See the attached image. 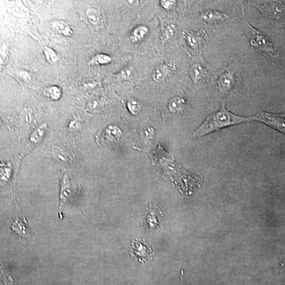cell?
<instances>
[{
    "label": "cell",
    "mask_w": 285,
    "mask_h": 285,
    "mask_svg": "<svg viewBox=\"0 0 285 285\" xmlns=\"http://www.w3.org/2000/svg\"><path fill=\"white\" fill-rule=\"evenodd\" d=\"M252 120L251 118H243L237 116L225 109L223 104L221 109L208 117L203 124L194 133L195 138L216 132L223 128L241 124Z\"/></svg>",
    "instance_id": "6da1fadb"
},
{
    "label": "cell",
    "mask_w": 285,
    "mask_h": 285,
    "mask_svg": "<svg viewBox=\"0 0 285 285\" xmlns=\"http://www.w3.org/2000/svg\"><path fill=\"white\" fill-rule=\"evenodd\" d=\"M244 26L253 49L263 54L273 65H281L282 60L278 46L274 45L267 36L253 28L248 22L244 21Z\"/></svg>",
    "instance_id": "7a4b0ae2"
},
{
    "label": "cell",
    "mask_w": 285,
    "mask_h": 285,
    "mask_svg": "<svg viewBox=\"0 0 285 285\" xmlns=\"http://www.w3.org/2000/svg\"><path fill=\"white\" fill-rule=\"evenodd\" d=\"M252 5L268 18L280 20L284 13V6L274 1H253Z\"/></svg>",
    "instance_id": "3957f363"
},
{
    "label": "cell",
    "mask_w": 285,
    "mask_h": 285,
    "mask_svg": "<svg viewBox=\"0 0 285 285\" xmlns=\"http://www.w3.org/2000/svg\"><path fill=\"white\" fill-rule=\"evenodd\" d=\"M63 173L60 194L61 205L69 201L79 190V187L75 183L71 171L65 170Z\"/></svg>",
    "instance_id": "277c9868"
},
{
    "label": "cell",
    "mask_w": 285,
    "mask_h": 285,
    "mask_svg": "<svg viewBox=\"0 0 285 285\" xmlns=\"http://www.w3.org/2000/svg\"><path fill=\"white\" fill-rule=\"evenodd\" d=\"M185 37L189 47L198 53L203 52L207 44V36L203 30L197 33L187 32Z\"/></svg>",
    "instance_id": "5b68a950"
},
{
    "label": "cell",
    "mask_w": 285,
    "mask_h": 285,
    "mask_svg": "<svg viewBox=\"0 0 285 285\" xmlns=\"http://www.w3.org/2000/svg\"><path fill=\"white\" fill-rule=\"evenodd\" d=\"M252 120L263 122L265 124L285 133V119L283 116L264 112H260Z\"/></svg>",
    "instance_id": "8992f818"
},
{
    "label": "cell",
    "mask_w": 285,
    "mask_h": 285,
    "mask_svg": "<svg viewBox=\"0 0 285 285\" xmlns=\"http://www.w3.org/2000/svg\"><path fill=\"white\" fill-rule=\"evenodd\" d=\"M130 254L135 260L143 263L151 259L152 251L147 244L136 240L132 243Z\"/></svg>",
    "instance_id": "52a82bcc"
},
{
    "label": "cell",
    "mask_w": 285,
    "mask_h": 285,
    "mask_svg": "<svg viewBox=\"0 0 285 285\" xmlns=\"http://www.w3.org/2000/svg\"><path fill=\"white\" fill-rule=\"evenodd\" d=\"M162 225L161 211L155 205H151L146 212L143 226L149 230L159 229Z\"/></svg>",
    "instance_id": "ba28073f"
},
{
    "label": "cell",
    "mask_w": 285,
    "mask_h": 285,
    "mask_svg": "<svg viewBox=\"0 0 285 285\" xmlns=\"http://www.w3.org/2000/svg\"><path fill=\"white\" fill-rule=\"evenodd\" d=\"M10 75L16 80L23 89H26L34 83L35 77L33 73L25 69H15L10 72Z\"/></svg>",
    "instance_id": "9c48e42d"
},
{
    "label": "cell",
    "mask_w": 285,
    "mask_h": 285,
    "mask_svg": "<svg viewBox=\"0 0 285 285\" xmlns=\"http://www.w3.org/2000/svg\"><path fill=\"white\" fill-rule=\"evenodd\" d=\"M202 18L205 24L215 25L226 21L229 18L226 14L222 12L207 10L202 13Z\"/></svg>",
    "instance_id": "30bf717a"
},
{
    "label": "cell",
    "mask_w": 285,
    "mask_h": 285,
    "mask_svg": "<svg viewBox=\"0 0 285 285\" xmlns=\"http://www.w3.org/2000/svg\"><path fill=\"white\" fill-rule=\"evenodd\" d=\"M204 66L200 63H196L192 65L190 74L192 80L194 81L197 82L203 80L207 76V71Z\"/></svg>",
    "instance_id": "8fae6325"
},
{
    "label": "cell",
    "mask_w": 285,
    "mask_h": 285,
    "mask_svg": "<svg viewBox=\"0 0 285 285\" xmlns=\"http://www.w3.org/2000/svg\"><path fill=\"white\" fill-rule=\"evenodd\" d=\"M26 223L27 222L25 219L17 218L13 222L11 226L12 232L20 237H29Z\"/></svg>",
    "instance_id": "7c38bea8"
},
{
    "label": "cell",
    "mask_w": 285,
    "mask_h": 285,
    "mask_svg": "<svg viewBox=\"0 0 285 285\" xmlns=\"http://www.w3.org/2000/svg\"><path fill=\"white\" fill-rule=\"evenodd\" d=\"M0 278L5 285H17L15 276L1 263H0Z\"/></svg>",
    "instance_id": "4fadbf2b"
},
{
    "label": "cell",
    "mask_w": 285,
    "mask_h": 285,
    "mask_svg": "<svg viewBox=\"0 0 285 285\" xmlns=\"http://www.w3.org/2000/svg\"><path fill=\"white\" fill-rule=\"evenodd\" d=\"M52 28L57 33L66 37H71L73 30L66 22L63 21H55L52 23Z\"/></svg>",
    "instance_id": "5bb4252c"
},
{
    "label": "cell",
    "mask_w": 285,
    "mask_h": 285,
    "mask_svg": "<svg viewBox=\"0 0 285 285\" xmlns=\"http://www.w3.org/2000/svg\"><path fill=\"white\" fill-rule=\"evenodd\" d=\"M234 79L232 74L229 72L223 73L220 77L219 84L223 90L228 91L234 85Z\"/></svg>",
    "instance_id": "9a60e30c"
},
{
    "label": "cell",
    "mask_w": 285,
    "mask_h": 285,
    "mask_svg": "<svg viewBox=\"0 0 285 285\" xmlns=\"http://www.w3.org/2000/svg\"><path fill=\"white\" fill-rule=\"evenodd\" d=\"M149 29L145 26H140L134 29L130 34L131 40L134 42L143 41L149 34Z\"/></svg>",
    "instance_id": "2e32d148"
},
{
    "label": "cell",
    "mask_w": 285,
    "mask_h": 285,
    "mask_svg": "<svg viewBox=\"0 0 285 285\" xmlns=\"http://www.w3.org/2000/svg\"><path fill=\"white\" fill-rule=\"evenodd\" d=\"M186 104L184 99L181 97H175L171 100L168 103L169 111L173 113H179L184 109Z\"/></svg>",
    "instance_id": "e0dca14e"
},
{
    "label": "cell",
    "mask_w": 285,
    "mask_h": 285,
    "mask_svg": "<svg viewBox=\"0 0 285 285\" xmlns=\"http://www.w3.org/2000/svg\"><path fill=\"white\" fill-rule=\"evenodd\" d=\"M167 73L166 67L164 65L157 67L152 75V78L157 82L163 81L166 78Z\"/></svg>",
    "instance_id": "ac0fdd59"
},
{
    "label": "cell",
    "mask_w": 285,
    "mask_h": 285,
    "mask_svg": "<svg viewBox=\"0 0 285 285\" xmlns=\"http://www.w3.org/2000/svg\"><path fill=\"white\" fill-rule=\"evenodd\" d=\"M112 58L106 54L100 53L95 56L90 61L91 65H101L109 64L112 62Z\"/></svg>",
    "instance_id": "d6986e66"
},
{
    "label": "cell",
    "mask_w": 285,
    "mask_h": 285,
    "mask_svg": "<svg viewBox=\"0 0 285 285\" xmlns=\"http://www.w3.org/2000/svg\"><path fill=\"white\" fill-rule=\"evenodd\" d=\"M43 53L45 58L50 64L57 63L59 59L57 53L50 48L45 47Z\"/></svg>",
    "instance_id": "ffe728a7"
},
{
    "label": "cell",
    "mask_w": 285,
    "mask_h": 285,
    "mask_svg": "<svg viewBox=\"0 0 285 285\" xmlns=\"http://www.w3.org/2000/svg\"><path fill=\"white\" fill-rule=\"evenodd\" d=\"M46 93L54 101H57L60 98L62 92L60 87L57 86H49L45 89Z\"/></svg>",
    "instance_id": "44dd1931"
},
{
    "label": "cell",
    "mask_w": 285,
    "mask_h": 285,
    "mask_svg": "<svg viewBox=\"0 0 285 285\" xmlns=\"http://www.w3.org/2000/svg\"><path fill=\"white\" fill-rule=\"evenodd\" d=\"M87 17L90 23L93 25H97L99 22L100 17L98 12L94 8H90L86 11Z\"/></svg>",
    "instance_id": "7402d4cb"
},
{
    "label": "cell",
    "mask_w": 285,
    "mask_h": 285,
    "mask_svg": "<svg viewBox=\"0 0 285 285\" xmlns=\"http://www.w3.org/2000/svg\"><path fill=\"white\" fill-rule=\"evenodd\" d=\"M127 107L129 112L136 115L139 113L140 111V104L139 102L135 99H130L127 103Z\"/></svg>",
    "instance_id": "603a6c76"
},
{
    "label": "cell",
    "mask_w": 285,
    "mask_h": 285,
    "mask_svg": "<svg viewBox=\"0 0 285 285\" xmlns=\"http://www.w3.org/2000/svg\"><path fill=\"white\" fill-rule=\"evenodd\" d=\"M134 75V70L132 67L125 68L120 74V76L122 80H131Z\"/></svg>",
    "instance_id": "cb8c5ba5"
},
{
    "label": "cell",
    "mask_w": 285,
    "mask_h": 285,
    "mask_svg": "<svg viewBox=\"0 0 285 285\" xmlns=\"http://www.w3.org/2000/svg\"><path fill=\"white\" fill-rule=\"evenodd\" d=\"M160 3L165 10H171L174 8L176 4V1H165L164 0V1H161Z\"/></svg>",
    "instance_id": "d4e9b609"
},
{
    "label": "cell",
    "mask_w": 285,
    "mask_h": 285,
    "mask_svg": "<svg viewBox=\"0 0 285 285\" xmlns=\"http://www.w3.org/2000/svg\"><path fill=\"white\" fill-rule=\"evenodd\" d=\"M175 27L173 25H167L165 29V36L167 38L172 37L174 34Z\"/></svg>",
    "instance_id": "484cf974"
}]
</instances>
